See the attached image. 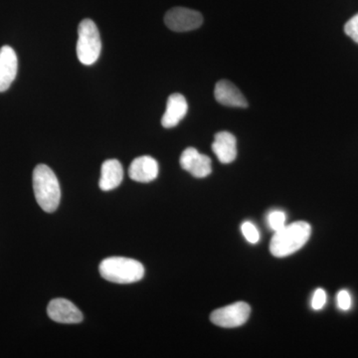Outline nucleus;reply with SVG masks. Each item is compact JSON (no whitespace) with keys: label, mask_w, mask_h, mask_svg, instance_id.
I'll return each instance as SVG.
<instances>
[{"label":"nucleus","mask_w":358,"mask_h":358,"mask_svg":"<svg viewBox=\"0 0 358 358\" xmlns=\"http://www.w3.org/2000/svg\"><path fill=\"white\" fill-rule=\"evenodd\" d=\"M164 23L176 32H187L197 29L203 23V17L199 11L185 7H174L167 11Z\"/></svg>","instance_id":"obj_6"},{"label":"nucleus","mask_w":358,"mask_h":358,"mask_svg":"<svg viewBox=\"0 0 358 358\" xmlns=\"http://www.w3.org/2000/svg\"><path fill=\"white\" fill-rule=\"evenodd\" d=\"M312 227L310 224L298 221L277 231L270 243V251L277 258H284L303 248L310 239Z\"/></svg>","instance_id":"obj_1"},{"label":"nucleus","mask_w":358,"mask_h":358,"mask_svg":"<svg viewBox=\"0 0 358 358\" xmlns=\"http://www.w3.org/2000/svg\"><path fill=\"white\" fill-rule=\"evenodd\" d=\"M124 178V169L121 162L117 159H108L102 164L101 178L99 181L103 192H110L121 185Z\"/></svg>","instance_id":"obj_14"},{"label":"nucleus","mask_w":358,"mask_h":358,"mask_svg":"<svg viewBox=\"0 0 358 358\" xmlns=\"http://www.w3.org/2000/svg\"><path fill=\"white\" fill-rule=\"evenodd\" d=\"M100 274L107 281L115 284H131L141 281L145 275L143 264L124 257H110L100 264Z\"/></svg>","instance_id":"obj_3"},{"label":"nucleus","mask_w":358,"mask_h":358,"mask_svg":"<svg viewBox=\"0 0 358 358\" xmlns=\"http://www.w3.org/2000/svg\"><path fill=\"white\" fill-rule=\"evenodd\" d=\"M327 293L324 289H317L313 296L312 308L315 310H322L327 303Z\"/></svg>","instance_id":"obj_19"},{"label":"nucleus","mask_w":358,"mask_h":358,"mask_svg":"<svg viewBox=\"0 0 358 358\" xmlns=\"http://www.w3.org/2000/svg\"><path fill=\"white\" fill-rule=\"evenodd\" d=\"M102 51L100 32L93 20H84L78 27L77 56L82 64L96 62Z\"/></svg>","instance_id":"obj_4"},{"label":"nucleus","mask_w":358,"mask_h":358,"mask_svg":"<svg viewBox=\"0 0 358 358\" xmlns=\"http://www.w3.org/2000/svg\"><path fill=\"white\" fill-rule=\"evenodd\" d=\"M241 231L243 233L245 239L251 244L258 243L260 240V233L253 223L246 221L242 224Z\"/></svg>","instance_id":"obj_16"},{"label":"nucleus","mask_w":358,"mask_h":358,"mask_svg":"<svg viewBox=\"0 0 358 358\" xmlns=\"http://www.w3.org/2000/svg\"><path fill=\"white\" fill-rule=\"evenodd\" d=\"M345 32L358 44V14L350 18L345 25Z\"/></svg>","instance_id":"obj_17"},{"label":"nucleus","mask_w":358,"mask_h":358,"mask_svg":"<svg viewBox=\"0 0 358 358\" xmlns=\"http://www.w3.org/2000/svg\"><path fill=\"white\" fill-rule=\"evenodd\" d=\"M212 150L221 164H231L237 157L236 138L228 131H219L212 143Z\"/></svg>","instance_id":"obj_12"},{"label":"nucleus","mask_w":358,"mask_h":358,"mask_svg":"<svg viewBox=\"0 0 358 358\" xmlns=\"http://www.w3.org/2000/svg\"><path fill=\"white\" fill-rule=\"evenodd\" d=\"M188 103L185 96L173 94L167 100L166 110L162 115V124L164 128L171 129L178 126L187 114Z\"/></svg>","instance_id":"obj_13"},{"label":"nucleus","mask_w":358,"mask_h":358,"mask_svg":"<svg viewBox=\"0 0 358 358\" xmlns=\"http://www.w3.org/2000/svg\"><path fill=\"white\" fill-rule=\"evenodd\" d=\"M49 317L59 324H79L83 315L79 308L66 299H54L47 308Z\"/></svg>","instance_id":"obj_8"},{"label":"nucleus","mask_w":358,"mask_h":358,"mask_svg":"<svg viewBox=\"0 0 358 358\" xmlns=\"http://www.w3.org/2000/svg\"><path fill=\"white\" fill-rule=\"evenodd\" d=\"M18 60L10 46L0 48V93L11 86L17 74Z\"/></svg>","instance_id":"obj_9"},{"label":"nucleus","mask_w":358,"mask_h":358,"mask_svg":"<svg viewBox=\"0 0 358 358\" xmlns=\"http://www.w3.org/2000/svg\"><path fill=\"white\" fill-rule=\"evenodd\" d=\"M250 313H251V308L248 303L238 301L214 310L211 313L210 320L215 326L232 329V327L243 326L248 320Z\"/></svg>","instance_id":"obj_5"},{"label":"nucleus","mask_w":358,"mask_h":358,"mask_svg":"<svg viewBox=\"0 0 358 358\" xmlns=\"http://www.w3.org/2000/svg\"><path fill=\"white\" fill-rule=\"evenodd\" d=\"M216 101L223 106L232 108H247L248 102L243 94L232 82L221 80L216 84L214 90Z\"/></svg>","instance_id":"obj_11"},{"label":"nucleus","mask_w":358,"mask_h":358,"mask_svg":"<svg viewBox=\"0 0 358 358\" xmlns=\"http://www.w3.org/2000/svg\"><path fill=\"white\" fill-rule=\"evenodd\" d=\"M33 189L37 203L45 212H54L61 199L60 185L50 167L39 164L33 171Z\"/></svg>","instance_id":"obj_2"},{"label":"nucleus","mask_w":358,"mask_h":358,"mask_svg":"<svg viewBox=\"0 0 358 358\" xmlns=\"http://www.w3.org/2000/svg\"><path fill=\"white\" fill-rule=\"evenodd\" d=\"M180 166L196 178H206L212 171L210 157L199 154L194 148H187L181 154Z\"/></svg>","instance_id":"obj_7"},{"label":"nucleus","mask_w":358,"mask_h":358,"mask_svg":"<svg viewBox=\"0 0 358 358\" xmlns=\"http://www.w3.org/2000/svg\"><path fill=\"white\" fill-rule=\"evenodd\" d=\"M129 176L138 182H150L159 176V164L154 157L148 155L136 157L129 166Z\"/></svg>","instance_id":"obj_10"},{"label":"nucleus","mask_w":358,"mask_h":358,"mask_svg":"<svg viewBox=\"0 0 358 358\" xmlns=\"http://www.w3.org/2000/svg\"><path fill=\"white\" fill-rule=\"evenodd\" d=\"M287 216L282 211L275 210L271 212L268 215V224L271 229L275 232L281 230L282 227L286 226Z\"/></svg>","instance_id":"obj_15"},{"label":"nucleus","mask_w":358,"mask_h":358,"mask_svg":"<svg viewBox=\"0 0 358 358\" xmlns=\"http://www.w3.org/2000/svg\"><path fill=\"white\" fill-rule=\"evenodd\" d=\"M336 301H338V307L341 310H348L352 308V299L350 294L346 289H341L338 292V296H336Z\"/></svg>","instance_id":"obj_18"}]
</instances>
